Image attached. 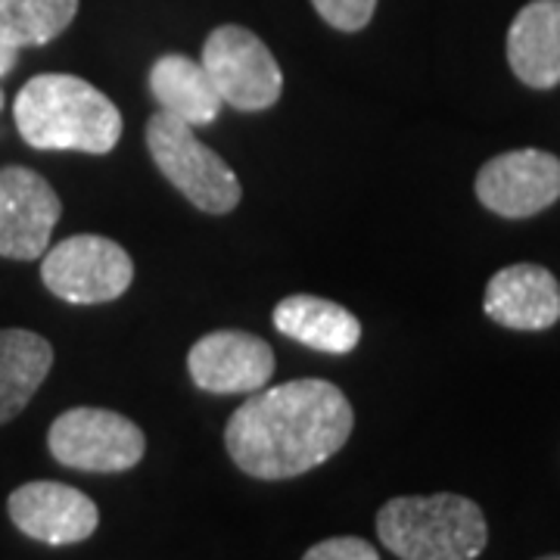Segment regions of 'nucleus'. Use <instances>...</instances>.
Here are the masks:
<instances>
[{
  "mask_svg": "<svg viewBox=\"0 0 560 560\" xmlns=\"http://www.w3.org/2000/svg\"><path fill=\"white\" fill-rule=\"evenodd\" d=\"M355 415L330 381H290L259 389L231 415L224 445L256 480H293L330 460L352 436Z\"/></svg>",
  "mask_w": 560,
  "mask_h": 560,
  "instance_id": "f257e3e1",
  "label": "nucleus"
},
{
  "mask_svg": "<svg viewBox=\"0 0 560 560\" xmlns=\"http://www.w3.org/2000/svg\"><path fill=\"white\" fill-rule=\"evenodd\" d=\"M13 119L22 140L35 150H75L103 156L121 138V113L91 81L47 72L25 81Z\"/></svg>",
  "mask_w": 560,
  "mask_h": 560,
  "instance_id": "f03ea898",
  "label": "nucleus"
},
{
  "mask_svg": "<svg viewBox=\"0 0 560 560\" xmlns=\"http://www.w3.org/2000/svg\"><path fill=\"white\" fill-rule=\"evenodd\" d=\"M377 536L401 560H477L489 526L480 504L464 495H401L381 508Z\"/></svg>",
  "mask_w": 560,
  "mask_h": 560,
  "instance_id": "7ed1b4c3",
  "label": "nucleus"
},
{
  "mask_svg": "<svg viewBox=\"0 0 560 560\" xmlns=\"http://www.w3.org/2000/svg\"><path fill=\"white\" fill-rule=\"evenodd\" d=\"M147 150L162 175L200 212L228 215L237 209L243 197L241 180L212 147L194 135V125L160 109L147 121Z\"/></svg>",
  "mask_w": 560,
  "mask_h": 560,
  "instance_id": "20e7f679",
  "label": "nucleus"
},
{
  "mask_svg": "<svg viewBox=\"0 0 560 560\" xmlns=\"http://www.w3.org/2000/svg\"><path fill=\"white\" fill-rule=\"evenodd\" d=\"M200 62L221 103L241 113L271 109L283 94V72L275 54L243 25H219L202 44Z\"/></svg>",
  "mask_w": 560,
  "mask_h": 560,
  "instance_id": "39448f33",
  "label": "nucleus"
},
{
  "mask_svg": "<svg viewBox=\"0 0 560 560\" xmlns=\"http://www.w3.org/2000/svg\"><path fill=\"white\" fill-rule=\"evenodd\" d=\"M47 448L62 467L84 474H125L138 467L147 440L135 420L106 408H69L47 430Z\"/></svg>",
  "mask_w": 560,
  "mask_h": 560,
  "instance_id": "423d86ee",
  "label": "nucleus"
},
{
  "mask_svg": "<svg viewBox=\"0 0 560 560\" xmlns=\"http://www.w3.org/2000/svg\"><path fill=\"white\" fill-rule=\"evenodd\" d=\"M44 287L62 302L97 305L119 300L135 280V261L119 243L101 234H75L40 259Z\"/></svg>",
  "mask_w": 560,
  "mask_h": 560,
  "instance_id": "0eeeda50",
  "label": "nucleus"
},
{
  "mask_svg": "<svg viewBox=\"0 0 560 560\" xmlns=\"http://www.w3.org/2000/svg\"><path fill=\"white\" fill-rule=\"evenodd\" d=\"M62 215V202L50 180L25 165L0 168V256L40 259Z\"/></svg>",
  "mask_w": 560,
  "mask_h": 560,
  "instance_id": "6e6552de",
  "label": "nucleus"
},
{
  "mask_svg": "<svg viewBox=\"0 0 560 560\" xmlns=\"http://www.w3.org/2000/svg\"><path fill=\"white\" fill-rule=\"evenodd\" d=\"M477 197L501 219H529L560 200V160L545 150H511L477 175Z\"/></svg>",
  "mask_w": 560,
  "mask_h": 560,
  "instance_id": "1a4fd4ad",
  "label": "nucleus"
},
{
  "mask_svg": "<svg viewBox=\"0 0 560 560\" xmlns=\"http://www.w3.org/2000/svg\"><path fill=\"white\" fill-rule=\"evenodd\" d=\"M7 514L28 539L44 545H79L91 539L101 511L75 486L54 480L25 482L7 499Z\"/></svg>",
  "mask_w": 560,
  "mask_h": 560,
  "instance_id": "9d476101",
  "label": "nucleus"
},
{
  "mask_svg": "<svg viewBox=\"0 0 560 560\" xmlns=\"http://www.w3.org/2000/svg\"><path fill=\"white\" fill-rule=\"evenodd\" d=\"M187 371L202 393H259L275 374V349L246 330H215L194 342Z\"/></svg>",
  "mask_w": 560,
  "mask_h": 560,
  "instance_id": "9b49d317",
  "label": "nucleus"
},
{
  "mask_svg": "<svg viewBox=\"0 0 560 560\" xmlns=\"http://www.w3.org/2000/svg\"><path fill=\"white\" fill-rule=\"evenodd\" d=\"M482 312L511 330H548L560 320V283L558 278L533 261L508 265L492 275Z\"/></svg>",
  "mask_w": 560,
  "mask_h": 560,
  "instance_id": "f8f14e48",
  "label": "nucleus"
},
{
  "mask_svg": "<svg viewBox=\"0 0 560 560\" xmlns=\"http://www.w3.org/2000/svg\"><path fill=\"white\" fill-rule=\"evenodd\" d=\"M508 62L529 88L548 91L560 84V0H533L514 16Z\"/></svg>",
  "mask_w": 560,
  "mask_h": 560,
  "instance_id": "ddd939ff",
  "label": "nucleus"
},
{
  "mask_svg": "<svg viewBox=\"0 0 560 560\" xmlns=\"http://www.w3.org/2000/svg\"><path fill=\"white\" fill-rule=\"evenodd\" d=\"M271 318L283 337L324 355H349L361 342V320L334 300L296 293L280 300Z\"/></svg>",
  "mask_w": 560,
  "mask_h": 560,
  "instance_id": "4468645a",
  "label": "nucleus"
},
{
  "mask_svg": "<svg viewBox=\"0 0 560 560\" xmlns=\"http://www.w3.org/2000/svg\"><path fill=\"white\" fill-rule=\"evenodd\" d=\"M150 94L156 97L162 113L187 121L194 128L219 119L221 97L215 84L209 81L202 62L184 54H165L150 69Z\"/></svg>",
  "mask_w": 560,
  "mask_h": 560,
  "instance_id": "2eb2a0df",
  "label": "nucleus"
},
{
  "mask_svg": "<svg viewBox=\"0 0 560 560\" xmlns=\"http://www.w3.org/2000/svg\"><path fill=\"white\" fill-rule=\"evenodd\" d=\"M54 368V346L22 327L0 330V423L25 411Z\"/></svg>",
  "mask_w": 560,
  "mask_h": 560,
  "instance_id": "dca6fc26",
  "label": "nucleus"
},
{
  "mask_svg": "<svg viewBox=\"0 0 560 560\" xmlns=\"http://www.w3.org/2000/svg\"><path fill=\"white\" fill-rule=\"evenodd\" d=\"M75 13L79 0H0V40L16 50L50 44Z\"/></svg>",
  "mask_w": 560,
  "mask_h": 560,
  "instance_id": "f3484780",
  "label": "nucleus"
},
{
  "mask_svg": "<svg viewBox=\"0 0 560 560\" xmlns=\"http://www.w3.org/2000/svg\"><path fill=\"white\" fill-rule=\"evenodd\" d=\"M312 3L320 20L340 32H361L377 10V0H312Z\"/></svg>",
  "mask_w": 560,
  "mask_h": 560,
  "instance_id": "a211bd4d",
  "label": "nucleus"
},
{
  "mask_svg": "<svg viewBox=\"0 0 560 560\" xmlns=\"http://www.w3.org/2000/svg\"><path fill=\"white\" fill-rule=\"evenodd\" d=\"M302 560H381L377 548L371 541L359 536H337V539H324L312 545Z\"/></svg>",
  "mask_w": 560,
  "mask_h": 560,
  "instance_id": "6ab92c4d",
  "label": "nucleus"
},
{
  "mask_svg": "<svg viewBox=\"0 0 560 560\" xmlns=\"http://www.w3.org/2000/svg\"><path fill=\"white\" fill-rule=\"evenodd\" d=\"M16 62H20V50L0 40V79H7L16 69Z\"/></svg>",
  "mask_w": 560,
  "mask_h": 560,
  "instance_id": "aec40b11",
  "label": "nucleus"
},
{
  "mask_svg": "<svg viewBox=\"0 0 560 560\" xmlns=\"http://www.w3.org/2000/svg\"><path fill=\"white\" fill-rule=\"evenodd\" d=\"M539 560H560V555H545V558H539Z\"/></svg>",
  "mask_w": 560,
  "mask_h": 560,
  "instance_id": "412c9836",
  "label": "nucleus"
},
{
  "mask_svg": "<svg viewBox=\"0 0 560 560\" xmlns=\"http://www.w3.org/2000/svg\"><path fill=\"white\" fill-rule=\"evenodd\" d=\"M0 109H3V88H0Z\"/></svg>",
  "mask_w": 560,
  "mask_h": 560,
  "instance_id": "4be33fe9",
  "label": "nucleus"
}]
</instances>
